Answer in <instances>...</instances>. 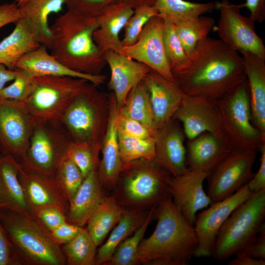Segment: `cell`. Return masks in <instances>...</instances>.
<instances>
[{"instance_id": "db71d44e", "label": "cell", "mask_w": 265, "mask_h": 265, "mask_svg": "<svg viewBox=\"0 0 265 265\" xmlns=\"http://www.w3.org/2000/svg\"><path fill=\"white\" fill-rule=\"evenodd\" d=\"M230 260L229 265H265V260L257 259L250 257L246 255H238Z\"/></svg>"}, {"instance_id": "f5cc1de1", "label": "cell", "mask_w": 265, "mask_h": 265, "mask_svg": "<svg viewBox=\"0 0 265 265\" xmlns=\"http://www.w3.org/2000/svg\"><path fill=\"white\" fill-rule=\"evenodd\" d=\"M244 254L253 258L265 260V234H259Z\"/></svg>"}, {"instance_id": "ffe728a7", "label": "cell", "mask_w": 265, "mask_h": 265, "mask_svg": "<svg viewBox=\"0 0 265 265\" xmlns=\"http://www.w3.org/2000/svg\"><path fill=\"white\" fill-rule=\"evenodd\" d=\"M18 162L19 179L34 212L44 208L55 207L67 214L69 201L55 177L31 171Z\"/></svg>"}, {"instance_id": "7c38bea8", "label": "cell", "mask_w": 265, "mask_h": 265, "mask_svg": "<svg viewBox=\"0 0 265 265\" xmlns=\"http://www.w3.org/2000/svg\"><path fill=\"white\" fill-rule=\"evenodd\" d=\"M242 7V4H235L228 0L216 3L220 14L216 30L220 40L238 53H251L265 59V46L255 31L256 22L241 14Z\"/></svg>"}, {"instance_id": "9c48e42d", "label": "cell", "mask_w": 265, "mask_h": 265, "mask_svg": "<svg viewBox=\"0 0 265 265\" xmlns=\"http://www.w3.org/2000/svg\"><path fill=\"white\" fill-rule=\"evenodd\" d=\"M222 131L234 148L259 150L265 137L253 125L247 79L217 100Z\"/></svg>"}, {"instance_id": "f6af8a7d", "label": "cell", "mask_w": 265, "mask_h": 265, "mask_svg": "<svg viewBox=\"0 0 265 265\" xmlns=\"http://www.w3.org/2000/svg\"><path fill=\"white\" fill-rule=\"evenodd\" d=\"M117 122L118 130L128 136L142 138L154 137V133L144 125L119 112Z\"/></svg>"}, {"instance_id": "2e32d148", "label": "cell", "mask_w": 265, "mask_h": 265, "mask_svg": "<svg viewBox=\"0 0 265 265\" xmlns=\"http://www.w3.org/2000/svg\"><path fill=\"white\" fill-rule=\"evenodd\" d=\"M210 172L188 169L183 174L170 178L169 192L173 203L187 222L193 226L196 213L206 208L212 201L203 189V183Z\"/></svg>"}, {"instance_id": "816d5d0a", "label": "cell", "mask_w": 265, "mask_h": 265, "mask_svg": "<svg viewBox=\"0 0 265 265\" xmlns=\"http://www.w3.org/2000/svg\"><path fill=\"white\" fill-rule=\"evenodd\" d=\"M250 11V17L255 22L263 23L265 19V0H246L242 4Z\"/></svg>"}, {"instance_id": "52a82bcc", "label": "cell", "mask_w": 265, "mask_h": 265, "mask_svg": "<svg viewBox=\"0 0 265 265\" xmlns=\"http://www.w3.org/2000/svg\"><path fill=\"white\" fill-rule=\"evenodd\" d=\"M265 189L253 192L224 222L216 236L211 256L225 261L244 254L265 224Z\"/></svg>"}, {"instance_id": "836d02e7", "label": "cell", "mask_w": 265, "mask_h": 265, "mask_svg": "<svg viewBox=\"0 0 265 265\" xmlns=\"http://www.w3.org/2000/svg\"><path fill=\"white\" fill-rule=\"evenodd\" d=\"M118 112L141 123L155 134L149 94L143 80L130 90Z\"/></svg>"}, {"instance_id": "7bdbcfd3", "label": "cell", "mask_w": 265, "mask_h": 265, "mask_svg": "<svg viewBox=\"0 0 265 265\" xmlns=\"http://www.w3.org/2000/svg\"><path fill=\"white\" fill-rule=\"evenodd\" d=\"M16 76L13 82L2 90L0 99L20 102L29 92L32 84V76L22 69L15 68Z\"/></svg>"}, {"instance_id": "f546056e", "label": "cell", "mask_w": 265, "mask_h": 265, "mask_svg": "<svg viewBox=\"0 0 265 265\" xmlns=\"http://www.w3.org/2000/svg\"><path fill=\"white\" fill-rule=\"evenodd\" d=\"M150 210L126 209L107 239L97 250L95 265H105L109 262L120 243L143 224Z\"/></svg>"}, {"instance_id": "3957f363", "label": "cell", "mask_w": 265, "mask_h": 265, "mask_svg": "<svg viewBox=\"0 0 265 265\" xmlns=\"http://www.w3.org/2000/svg\"><path fill=\"white\" fill-rule=\"evenodd\" d=\"M99 26L97 16L68 10L50 26L51 54L69 68L99 75L107 64L93 35Z\"/></svg>"}, {"instance_id": "4316f807", "label": "cell", "mask_w": 265, "mask_h": 265, "mask_svg": "<svg viewBox=\"0 0 265 265\" xmlns=\"http://www.w3.org/2000/svg\"><path fill=\"white\" fill-rule=\"evenodd\" d=\"M247 80L252 121L265 137V59L240 53Z\"/></svg>"}, {"instance_id": "6da1fadb", "label": "cell", "mask_w": 265, "mask_h": 265, "mask_svg": "<svg viewBox=\"0 0 265 265\" xmlns=\"http://www.w3.org/2000/svg\"><path fill=\"white\" fill-rule=\"evenodd\" d=\"M174 78L185 94L215 100L246 80L238 52L209 37L198 43L188 67Z\"/></svg>"}, {"instance_id": "277c9868", "label": "cell", "mask_w": 265, "mask_h": 265, "mask_svg": "<svg viewBox=\"0 0 265 265\" xmlns=\"http://www.w3.org/2000/svg\"><path fill=\"white\" fill-rule=\"evenodd\" d=\"M171 177L153 160H133L123 164L111 195L126 209L149 211L171 196Z\"/></svg>"}, {"instance_id": "f35d334b", "label": "cell", "mask_w": 265, "mask_h": 265, "mask_svg": "<svg viewBox=\"0 0 265 265\" xmlns=\"http://www.w3.org/2000/svg\"><path fill=\"white\" fill-rule=\"evenodd\" d=\"M118 142L123 164L139 159L153 160L155 137L142 138L128 136L118 130Z\"/></svg>"}, {"instance_id": "681fc988", "label": "cell", "mask_w": 265, "mask_h": 265, "mask_svg": "<svg viewBox=\"0 0 265 265\" xmlns=\"http://www.w3.org/2000/svg\"><path fill=\"white\" fill-rule=\"evenodd\" d=\"M259 151L261 153L260 167L247 184L249 189L253 192L265 189V144Z\"/></svg>"}, {"instance_id": "ac0fdd59", "label": "cell", "mask_w": 265, "mask_h": 265, "mask_svg": "<svg viewBox=\"0 0 265 265\" xmlns=\"http://www.w3.org/2000/svg\"><path fill=\"white\" fill-rule=\"evenodd\" d=\"M154 137L153 160L172 176L186 173L188 169L185 145L186 137L180 122L173 117L156 132Z\"/></svg>"}, {"instance_id": "c3c4849f", "label": "cell", "mask_w": 265, "mask_h": 265, "mask_svg": "<svg viewBox=\"0 0 265 265\" xmlns=\"http://www.w3.org/2000/svg\"><path fill=\"white\" fill-rule=\"evenodd\" d=\"M0 265H20L0 220Z\"/></svg>"}, {"instance_id": "b9f144b4", "label": "cell", "mask_w": 265, "mask_h": 265, "mask_svg": "<svg viewBox=\"0 0 265 265\" xmlns=\"http://www.w3.org/2000/svg\"><path fill=\"white\" fill-rule=\"evenodd\" d=\"M99 154V152L85 144L73 141L67 156L77 165L85 178L91 171L97 170Z\"/></svg>"}, {"instance_id": "8d00e7d4", "label": "cell", "mask_w": 265, "mask_h": 265, "mask_svg": "<svg viewBox=\"0 0 265 265\" xmlns=\"http://www.w3.org/2000/svg\"><path fill=\"white\" fill-rule=\"evenodd\" d=\"M162 19L164 21L163 38L165 52L174 76L188 67L189 58L185 51L174 23L167 19Z\"/></svg>"}, {"instance_id": "9a60e30c", "label": "cell", "mask_w": 265, "mask_h": 265, "mask_svg": "<svg viewBox=\"0 0 265 265\" xmlns=\"http://www.w3.org/2000/svg\"><path fill=\"white\" fill-rule=\"evenodd\" d=\"M164 21L159 16L151 18L144 26L136 41L123 46L120 53L144 64L165 78L174 80L164 47Z\"/></svg>"}, {"instance_id": "d4e9b609", "label": "cell", "mask_w": 265, "mask_h": 265, "mask_svg": "<svg viewBox=\"0 0 265 265\" xmlns=\"http://www.w3.org/2000/svg\"><path fill=\"white\" fill-rule=\"evenodd\" d=\"M47 49L40 45L25 54L18 61L15 68L22 69L32 76H67L84 79L97 86L105 83V75H91L73 70L49 53Z\"/></svg>"}, {"instance_id": "60d3db41", "label": "cell", "mask_w": 265, "mask_h": 265, "mask_svg": "<svg viewBox=\"0 0 265 265\" xmlns=\"http://www.w3.org/2000/svg\"><path fill=\"white\" fill-rule=\"evenodd\" d=\"M159 16L153 6L142 5L134 9V12L126 23L121 42L123 46L133 44L137 39L144 26L153 17Z\"/></svg>"}, {"instance_id": "603a6c76", "label": "cell", "mask_w": 265, "mask_h": 265, "mask_svg": "<svg viewBox=\"0 0 265 265\" xmlns=\"http://www.w3.org/2000/svg\"><path fill=\"white\" fill-rule=\"evenodd\" d=\"M109 95V122L101 150L102 157L97 170L100 184L107 192L114 189L123 166L118 142V108L113 92Z\"/></svg>"}, {"instance_id": "4dcf8cb0", "label": "cell", "mask_w": 265, "mask_h": 265, "mask_svg": "<svg viewBox=\"0 0 265 265\" xmlns=\"http://www.w3.org/2000/svg\"><path fill=\"white\" fill-rule=\"evenodd\" d=\"M40 45L20 18L12 32L0 42V64L14 70L21 57Z\"/></svg>"}, {"instance_id": "d6986e66", "label": "cell", "mask_w": 265, "mask_h": 265, "mask_svg": "<svg viewBox=\"0 0 265 265\" xmlns=\"http://www.w3.org/2000/svg\"><path fill=\"white\" fill-rule=\"evenodd\" d=\"M143 82L149 94L155 134L173 117L181 105L184 93L175 80H169L152 69Z\"/></svg>"}, {"instance_id": "30bf717a", "label": "cell", "mask_w": 265, "mask_h": 265, "mask_svg": "<svg viewBox=\"0 0 265 265\" xmlns=\"http://www.w3.org/2000/svg\"><path fill=\"white\" fill-rule=\"evenodd\" d=\"M72 142L61 123H35L26 153L19 162L29 170L55 177Z\"/></svg>"}, {"instance_id": "9f6ffc18", "label": "cell", "mask_w": 265, "mask_h": 265, "mask_svg": "<svg viewBox=\"0 0 265 265\" xmlns=\"http://www.w3.org/2000/svg\"><path fill=\"white\" fill-rule=\"evenodd\" d=\"M126 4L130 6L133 9L142 6L150 5L153 6L154 4L155 0H120Z\"/></svg>"}, {"instance_id": "ab89813d", "label": "cell", "mask_w": 265, "mask_h": 265, "mask_svg": "<svg viewBox=\"0 0 265 265\" xmlns=\"http://www.w3.org/2000/svg\"><path fill=\"white\" fill-rule=\"evenodd\" d=\"M55 178L69 202L84 179L80 170L67 156L60 164Z\"/></svg>"}, {"instance_id": "4fadbf2b", "label": "cell", "mask_w": 265, "mask_h": 265, "mask_svg": "<svg viewBox=\"0 0 265 265\" xmlns=\"http://www.w3.org/2000/svg\"><path fill=\"white\" fill-rule=\"evenodd\" d=\"M253 193L246 184L230 196L212 203L196 215L193 225L198 239L195 257L211 256L219 229L232 212Z\"/></svg>"}, {"instance_id": "11a10c76", "label": "cell", "mask_w": 265, "mask_h": 265, "mask_svg": "<svg viewBox=\"0 0 265 265\" xmlns=\"http://www.w3.org/2000/svg\"><path fill=\"white\" fill-rule=\"evenodd\" d=\"M16 76V70H10L4 65L0 64V96L5 85L9 81H12Z\"/></svg>"}, {"instance_id": "74e56055", "label": "cell", "mask_w": 265, "mask_h": 265, "mask_svg": "<svg viewBox=\"0 0 265 265\" xmlns=\"http://www.w3.org/2000/svg\"><path fill=\"white\" fill-rule=\"evenodd\" d=\"M152 208L143 224L131 236L124 240L116 248L110 260L105 265H137L136 255L138 247L143 239L147 227L154 218Z\"/></svg>"}, {"instance_id": "7a4b0ae2", "label": "cell", "mask_w": 265, "mask_h": 265, "mask_svg": "<svg viewBox=\"0 0 265 265\" xmlns=\"http://www.w3.org/2000/svg\"><path fill=\"white\" fill-rule=\"evenodd\" d=\"M157 223L150 237L143 238L136 255L137 264L187 265L197 248L198 239L190 225L175 207L171 196L154 211Z\"/></svg>"}, {"instance_id": "ba28073f", "label": "cell", "mask_w": 265, "mask_h": 265, "mask_svg": "<svg viewBox=\"0 0 265 265\" xmlns=\"http://www.w3.org/2000/svg\"><path fill=\"white\" fill-rule=\"evenodd\" d=\"M92 84L72 102L61 123L73 141L85 144L100 153L107 129L109 95Z\"/></svg>"}, {"instance_id": "cb8c5ba5", "label": "cell", "mask_w": 265, "mask_h": 265, "mask_svg": "<svg viewBox=\"0 0 265 265\" xmlns=\"http://www.w3.org/2000/svg\"><path fill=\"white\" fill-rule=\"evenodd\" d=\"M133 12L132 7L120 1L106 6L97 16L99 26L93 38L102 53L109 50L120 53L123 45L119 33Z\"/></svg>"}, {"instance_id": "5b68a950", "label": "cell", "mask_w": 265, "mask_h": 265, "mask_svg": "<svg viewBox=\"0 0 265 265\" xmlns=\"http://www.w3.org/2000/svg\"><path fill=\"white\" fill-rule=\"evenodd\" d=\"M0 220L20 265H65L60 245L36 217L0 209Z\"/></svg>"}, {"instance_id": "8fae6325", "label": "cell", "mask_w": 265, "mask_h": 265, "mask_svg": "<svg viewBox=\"0 0 265 265\" xmlns=\"http://www.w3.org/2000/svg\"><path fill=\"white\" fill-rule=\"evenodd\" d=\"M257 150L234 148L207 179L212 203L224 199L247 184L253 177Z\"/></svg>"}, {"instance_id": "7402d4cb", "label": "cell", "mask_w": 265, "mask_h": 265, "mask_svg": "<svg viewBox=\"0 0 265 265\" xmlns=\"http://www.w3.org/2000/svg\"><path fill=\"white\" fill-rule=\"evenodd\" d=\"M104 54L110 70L108 86L115 96L119 109L130 90L143 80L151 69L128 56L112 50L106 52Z\"/></svg>"}, {"instance_id": "e0dca14e", "label": "cell", "mask_w": 265, "mask_h": 265, "mask_svg": "<svg viewBox=\"0 0 265 265\" xmlns=\"http://www.w3.org/2000/svg\"><path fill=\"white\" fill-rule=\"evenodd\" d=\"M173 117L182 124L187 140L204 132L222 131L217 100L184 94Z\"/></svg>"}, {"instance_id": "f907efd6", "label": "cell", "mask_w": 265, "mask_h": 265, "mask_svg": "<svg viewBox=\"0 0 265 265\" xmlns=\"http://www.w3.org/2000/svg\"><path fill=\"white\" fill-rule=\"evenodd\" d=\"M21 17L19 7L15 2L0 5V28L16 23Z\"/></svg>"}, {"instance_id": "44dd1931", "label": "cell", "mask_w": 265, "mask_h": 265, "mask_svg": "<svg viewBox=\"0 0 265 265\" xmlns=\"http://www.w3.org/2000/svg\"><path fill=\"white\" fill-rule=\"evenodd\" d=\"M186 147L188 169L210 173L233 149L222 131L203 132L187 140Z\"/></svg>"}, {"instance_id": "484cf974", "label": "cell", "mask_w": 265, "mask_h": 265, "mask_svg": "<svg viewBox=\"0 0 265 265\" xmlns=\"http://www.w3.org/2000/svg\"><path fill=\"white\" fill-rule=\"evenodd\" d=\"M18 161L0 153V209L36 217L18 177Z\"/></svg>"}, {"instance_id": "6f0895ef", "label": "cell", "mask_w": 265, "mask_h": 265, "mask_svg": "<svg viewBox=\"0 0 265 265\" xmlns=\"http://www.w3.org/2000/svg\"><path fill=\"white\" fill-rule=\"evenodd\" d=\"M27 0H16L15 2L17 5L20 7Z\"/></svg>"}, {"instance_id": "e575fe53", "label": "cell", "mask_w": 265, "mask_h": 265, "mask_svg": "<svg viewBox=\"0 0 265 265\" xmlns=\"http://www.w3.org/2000/svg\"><path fill=\"white\" fill-rule=\"evenodd\" d=\"M177 33L189 58L198 43L207 37L214 25L213 18L200 16L197 18L173 23Z\"/></svg>"}, {"instance_id": "83f0119b", "label": "cell", "mask_w": 265, "mask_h": 265, "mask_svg": "<svg viewBox=\"0 0 265 265\" xmlns=\"http://www.w3.org/2000/svg\"><path fill=\"white\" fill-rule=\"evenodd\" d=\"M107 195V192L100 184L97 170L91 171L85 177L69 202L67 221L83 227L93 212Z\"/></svg>"}, {"instance_id": "d6a6232c", "label": "cell", "mask_w": 265, "mask_h": 265, "mask_svg": "<svg viewBox=\"0 0 265 265\" xmlns=\"http://www.w3.org/2000/svg\"><path fill=\"white\" fill-rule=\"evenodd\" d=\"M154 8L162 18L175 23L192 20L216 8L212 1L199 3L185 0H155Z\"/></svg>"}, {"instance_id": "1f68e13d", "label": "cell", "mask_w": 265, "mask_h": 265, "mask_svg": "<svg viewBox=\"0 0 265 265\" xmlns=\"http://www.w3.org/2000/svg\"><path fill=\"white\" fill-rule=\"evenodd\" d=\"M126 211L110 195H107L93 212L86 224V229L97 246L103 244Z\"/></svg>"}, {"instance_id": "ee69618b", "label": "cell", "mask_w": 265, "mask_h": 265, "mask_svg": "<svg viewBox=\"0 0 265 265\" xmlns=\"http://www.w3.org/2000/svg\"><path fill=\"white\" fill-rule=\"evenodd\" d=\"M120 0H65L68 10L97 16L106 6Z\"/></svg>"}, {"instance_id": "5bb4252c", "label": "cell", "mask_w": 265, "mask_h": 265, "mask_svg": "<svg viewBox=\"0 0 265 265\" xmlns=\"http://www.w3.org/2000/svg\"><path fill=\"white\" fill-rule=\"evenodd\" d=\"M34 125L18 102L0 99V153L20 162L26 150Z\"/></svg>"}, {"instance_id": "f1b7e54d", "label": "cell", "mask_w": 265, "mask_h": 265, "mask_svg": "<svg viewBox=\"0 0 265 265\" xmlns=\"http://www.w3.org/2000/svg\"><path fill=\"white\" fill-rule=\"evenodd\" d=\"M65 0H27L19 7L21 17L36 40L50 49L52 33L48 18L52 13L60 12Z\"/></svg>"}, {"instance_id": "8992f818", "label": "cell", "mask_w": 265, "mask_h": 265, "mask_svg": "<svg viewBox=\"0 0 265 265\" xmlns=\"http://www.w3.org/2000/svg\"><path fill=\"white\" fill-rule=\"evenodd\" d=\"M86 79L67 76H32L30 91L19 102L34 123H61L74 100L92 85Z\"/></svg>"}, {"instance_id": "d590c367", "label": "cell", "mask_w": 265, "mask_h": 265, "mask_svg": "<svg viewBox=\"0 0 265 265\" xmlns=\"http://www.w3.org/2000/svg\"><path fill=\"white\" fill-rule=\"evenodd\" d=\"M97 246L86 228H81L78 235L61 248L66 264L69 265H95Z\"/></svg>"}, {"instance_id": "bcb514c9", "label": "cell", "mask_w": 265, "mask_h": 265, "mask_svg": "<svg viewBox=\"0 0 265 265\" xmlns=\"http://www.w3.org/2000/svg\"><path fill=\"white\" fill-rule=\"evenodd\" d=\"M35 213L38 220L50 232L67 221L66 214L55 207L40 209L36 211Z\"/></svg>"}, {"instance_id": "7dc6e473", "label": "cell", "mask_w": 265, "mask_h": 265, "mask_svg": "<svg viewBox=\"0 0 265 265\" xmlns=\"http://www.w3.org/2000/svg\"><path fill=\"white\" fill-rule=\"evenodd\" d=\"M81 228L66 221L50 232L55 242L60 245L66 244L72 240Z\"/></svg>"}]
</instances>
